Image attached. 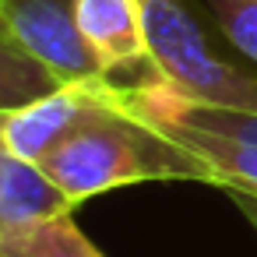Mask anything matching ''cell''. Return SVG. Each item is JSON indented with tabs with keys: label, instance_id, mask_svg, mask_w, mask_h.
<instances>
[{
	"label": "cell",
	"instance_id": "5",
	"mask_svg": "<svg viewBox=\"0 0 257 257\" xmlns=\"http://www.w3.org/2000/svg\"><path fill=\"white\" fill-rule=\"evenodd\" d=\"M113 92H116V102L138 120H180V123H190L211 134L257 145V109H229V106L190 99L187 92H180L155 71L138 85H113Z\"/></svg>",
	"mask_w": 257,
	"mask_h": 257
},
{
	"label": "cell",
	"instance_id": "12",
	"mask_svg": "<svg viewBox=\"0 0 257 257\" xmlns=\"http://www.w3.org/2000/svg\"><path fill=\"white\" fill-rule=\"evenodd\" d=\"M225 194H229V201L236 204V211L253 225V232H257V197L253 194H246V190H232V187H225Z\"/></svg>",
	"mask_w": 257,
	"mask_h": 257
},
{
	"label": "cell",
	"instance_id": "3",
	"mask_svg": "<svg viewBox=\"0 0 257 257\" xmlns=\"http://www.w3.org/2000/svg\"><path fill=\"white\" fill-rule=\"evenodd\" d=\"M0 22L60 85L106 78L81 36L78 0H0Z\"/></svg>",
	"mask_w": 257,
	"mask_h": 257
},
{
	"label": "cell",
	"instance_id": "4",
	"mask_svg": "<svg viewBox=\"0 0 257 257\" xmlns=\"http://www.w3.org/2000/svg\"><path fill=\"white\" fill-rule=\"evenodd\" d=\"M109 78H95V81H78V85H60L57 92L0 113V141L4 148H11L22 159L43 162L102 99H106Z\"/></svg>",
	"mask_w": 257,
	"mask_h": 257
},
{
	"label": "cell",
	"instance_id": "7",
	"mask_svg": "<svg viewBox=\"0 0 257 257\" xmlns=\"http://www.w3.org/2000/svg\"><path fill=\"white\" fill-rule=\"evenodd\" d=\"M74 211V201L32 159L0 145V229Z\"/></svg>",
	"mask_w": 257,
	"mask_h": 257
},
{
	"label": "cell",
	"instance_id": "1",
	"mask_svg": "<svg viewBox=\"0 0 257 257\" xmlns=\"http://www.w3.org/2000/svg\"><path fill=\"white\" fill-rule=\"evenodd\" d=\"M39 166L74 204L116 187L152 180H194L215 187L211 169L197 155L116 102L113 81L106 99Z\"/></svg>",
	"mask_w": 257,
	"mask_h": 257
},
{
	"label": "cell",
	"instance_id": "2",
	"mask_svg": "<svg viewBox=\"0 0 257 257\" xmlns=\"http://www.w3.org/2000/svg\"><path fill=\"white\" fill-rule=\"evenodd\" d=\"M145 25L148 67L159 78L211 106L257 109V71L218 53L183 0H145Z\"/></svg>",
	"mask_w": 257,
	"mask_h": 257
},
{
	"label": "cell",
	"instance_id": "13",
	"mask_svg": "<svg viewBox=\"0 0 257 257\" xmlns=\"http://www.w3.org/2000/svg\"><path fill=\"white\" fill-rule=\"evenodd\" d=\"M0 145H4V141H0Z\"/></svg>",
	"mask_w": 257,
	"mask_h": 257
},
{
	"label": "cell",
	"instance_id": "8",
	"mask_svg": "<svg viewBox=\"0 0 257 257\" xmlns=\"http://www.w3.org/2000/svg\"><path fill=\"white\" fill-rule=\"evenodd\" d=\"M145 123H152L155 131L173 138L180 148L197 155L211 169L218 190L232 187V190H246L257 197V145H246V141H236L225 134H211V131H201V127H190L180 120H145Z\"/></svg>",
	"mask_w": 257,
	"mask_h": 257
},
{
	"label": "cell",
	"instance_id": "9",
	"mask_svg": "<svg viewBox=\"0 0 257 257\" xmlns=\"http://www.w3.org/2000/svg\"><path fill=\"white\" fill-rule=\"evenodd\" d=\"M0 257H106V253L81 232V225L67 211L0 229Z\"/></svg>",
	"mask_w": 257,
	"mask_h": 257
},
{
	"label": "cell",
	"instance_id": "11",
	"mask_svg": "<svg viewBox=\"0 0 257 257\" xmlns=\"http://www.w3.org/2000/svg\"><path fill=\"white\" fill-rule=\"evenodd\" d=\"M215 29L250 64H257V0H204Z\"/></svg>",
	"mask_w": 257,
	"mask_h": 257
},
{
	"label": "cell",
	"instance_id": "10",
	"mask_svg": "<svg viewBox=\"0 0 257 257\" xmlns=\"http://www.w3.org/2000/svg\"><path fill=\"white\" fill-rule=\"evenodd\" d=\"M60 88V78L46 71L0 22V113L22 109Z\"/></svg>",
	"mask_w": 257,
	"mask_h": 257
},
{
	"label": "cell",
	"instance_id": "6",
	"mask_svg": "<svg viewBox=\"0 0 257 257\" xmlns=\"http://www.w3.org/2000/svg\"><path fill=\"white\" fill-rule=\"evenodd\" d=\"M78 25L106 78L134 64H152L145 0H78Z\"/></svg>",
	"mask_w": 257,
	"mask_h": 257
}]
</instances>
